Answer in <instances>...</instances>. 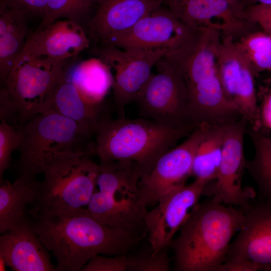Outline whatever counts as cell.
Segmentation results:
<instances>
[{"instance_id": "1", "label": "cell", "mask_w": 271, "mask_h": 271, "mask_svg": "<svg viewBox=\"0 0 271 271\" xmlns=\"http://www.w3.org/2000/svg\"><path fill=\"white\" fill-rule=\"evenodd\" d=\"M32 229L55 256L56 270L79 271L96 255H126L145 236L95 219L87 208L63 213L31 211Z\"/></svg>"}, {"instance_id": "2", "label": "cell", "mask_w": 271, "mask_h": 271, "mask_svg": "<svg viewBox=\"0 0 271 271\" xmlns=\"http://www.w3.org/2000/svg\"><path fill=\"white\" fill-rule=\"evenodd\" d=\"M222 36L215 31H197L181 49L166 55L180 69L188 92V115L198 125L224 124L241 117L226 98L219 78L217 57Z\"/></svg>"}, {"instance_id": "3", "label": "cell", "mask_w": 271, "mask_h": 271, "mask_svg": "<svg viewBox=\"0 0 271 271\" xmlns=\"http://www.w3.org/2000/svg\"><path fill=\"white\" fill-rule=\"evenodd\" d=\"M244 218L241 208L209 198L199 203L170 246L177 271H217Z\"/></svg>"}, {"instance_id": "4", "label": "cell", "mask_w": 271, "mask_h": 271, "mask_svg": "<svg viewBox=\"0 0 271 271\" xmlns=\"http://www.w3.org/2000/svg\"><path fill=\"white\" fill-rule=\"evenodd\" d=\"M197 126L170 127L141 117L112 119L107 116L98 126L94 153L99 160L132 162L144 177L151 172L162 155Z\"/></svg>"}, {"instance_id": "5", "label": "cell", "mask_w": 271, "mask_h": 271, "mask_svg": "<svg viewBox=\"0 0 271 271\" xmlns=\"http://www.w3.org/2000/svg\"><path fill=\"white\" fill-rule=\"evenodd\" d=\"M83 152L53 153L43 170L35 210L63 213L87 208L95 191L99 165Z\"/></svg>"}, {"instance_id": "6", "label": "cell", "mask_w": 271, "mask_h": 271, "mask_svg": "<svg viewBox=\"0 0 271 271\" xmlns=\"http://www.w3.org/2000/svg\"><path fill=\"white\" fill-rule=\"evenodd\" d=\"M19 166L21 175L36 177L53 153L66 151L94 154L95 135L54 110L33 116L20 124Z\"/></svg>"}, {"instance_id": "7", "label": "cell", "mask_w": 271, "mask_h": 271, "mask_svg": "<svg viewBox=\"0 0 271 271\" xmlns=\"http://www.w3.org/2000/svg\"><path fill=\"white\" fill-rule=\"evenodd\" d=\"M66 61L19 55L4 85L15 102L19 125L50 110L53 93L64 74Z\"/></svg>"}, {"instance_id": "8", "label": "cell", "mask_w": 271, "mask_h": 271, "mask_svg": "<svg viewBox=\"0 0 271 271\" xmlns=\"http://www.w3.org/2000/svg\"><path fill=\"white\" fill-rule=\"evenodd\" d=\"M152 74L135 100L141 117L170 127L194 124L188 115V92L179 67L166 56L156 65Z\"/></svg>"}, {"instance_id": "9", "label": "cell", "mask_w": 271, "mask_h": 271, "mask_svg": "<svg viewBox=\"0 0 271 271\" xmlns=\"http://www.w3.org/2000/svg\"><path fill=\"white\" fill-rule=\"evenodd\" d=\"M95 57L114 71L112 87L118 118H125L126 106L134 101L159 61L170 52L165 49H121L104 45L92 49Z\"/></svg>"}, {"instance_id": "10", "label": "cell", "mask_w": 271, "mask_h": 271, "mask_svg": "<svg viewBox=\"0 0 271 271\" xmlns=\"http://www.w3.org/2000/svg\"><path fill=\"white\" fill-rule=\"evenodd\" d=\"M247 121L241 117L226 123L221 157L215 179L207 184L202 196L227 205L244 208L256 197L253 188H243L245 170L244 139Z\"/></svg>"}, {"instance_id": "11", "label": "cell", "mask_w": 271, "mask_h": 271, "mask_svg": "<svg viewBox=\"0 0 271 271\" xmlns=\"http://www.w3.org/2000/svg\"><path fill=\"white\" fill-rule=\"evenodd\" d=\"M208 124L198 125L179 145L162 155L151 172L140 182L141 199L155 206L166 195L183 186L192 175L195 155Z\"/></svg>"}, {"instance_id": "12", "label": "cell", "mask_w": 271, "mask_h": 271, "mask_svg": "<svg viewBox=\"0 0 271 271\" xmlns=\"http://www.w3.org/2000/svg\"><path fill=\"white\" fill-rule=\"evenodd\" d=\"M196 31L178 19L169 8L162 6L115 38L109 46L124 49H165L171 53L187 45Z\"/></svg>"}, {"instance_id": "13", "label": "cell", "mask_w": 271, "mask_h": 271, "mask_svg": "<svg viewBox=\"0 0 271 271\" xmlns=\"http://www.w3.org/2000/svg\"><path fill=\"white\" fill-rule=\"evenodd\" d=\"M168 8L195 31L213 30L236 41L254 31L243 8L230 0H166Z\"/></svg>"}, {"instance_id": "14", "label": "cell", "mask_w": 271, "mask_h": 271, "mask_svg": "<svg viewBox=\"0 0 271 271\" xmlns=\"http://www.w3.org/2000/svg\"><path fill=\"white\" fill-rule=\"evenodd\" d=\"M208 183L205 180L195 179L192 183L164 196L152 210L148 211L145 224L154 254L170 246L175 234L199 204Z\"/></svg>"}, {"instance_id": "15", "label": "cell", "mask_w": 271, "mask_h": 271, "mask_svg": "<svg viewBox=\"0 0 271 271\" xmlns=\"http://www.w3.org/2000/svg\"><path fill=\"white\" fill-rule=\"evenodd\" d=\"M217 65L226 98L236 107L247 124L253 126L257 112L256 76L232 38L222 37Z\"/></svg>"}, {"instance_id": "16", "label": "cell", "mask_w": 271, "mask_h": 271, "mask_svg": "<svg viewBox=\"0 0 271 271\" xmlns=\"http://www.w3.org/2000/svg\"><path fill=\"white\" fill-rule=\"evenodd\" d=\"M244 208V218L226 259H246L271 271V199L258 197Z\"/></svg>"}, {"instance_id": "17", "label": "cell", "mask_w": 271, "mask_h": 271, "mask_svg": "<svg viewBox=\"0 0 271 271\" xmlns=\"http://www.w3.org/2000/svg\"><path fill=\"white\" fill-rule=\"evenodd\" d=\"M165 0H94L96 11L88 21L89 36L109 45L141 19L162 6Z\"/></svg>"}, {"instance_id": "18", "label": "cell", "mask_w": 271, "mask_h": 271, "mask_svg": "<svg viewBox=\"0 0 271 271\" xmlns=\"http://www.w3.org/2000/svg\"><path fill=\"white\" fill-rule=\"evenodd\" d=\"M82 25L69 20H59L36 30L27 39L19 55L66 61L89 46Z\"/></svg>"}, {"instance_id": "19", "label": "cell", "mask_w": 271, "mask_h": 271, "mask_svg": "<svg viewBox=\"0 0 271 271\" xmlns=\"http://www.w3.org/2000/svg\"><path fill=\"white\" fill-rule=\"evenodd\" d=\"M0 237V257L15 271L56 270L26 217Z\"/></svg>"}, {"instance_id": "20", "label": "cell", "mask_w": 271, "mask_h": 271, "mask_svg": "<svg viewBox=\"0 0 271 271\" xmlns=\"http://www.w3.org/2000/svg\"><path fill=\"white\" fill-rule=\"evenodd\" d=\"M65 71L53 93L50 109L79 123L95 137L101 121L107 116L103 105H93L84 100L67 79Z\"/></svg>"}, {"instance_id": "21", "label": "cell", "mask_w": 271, "mask_h": 271, "mask_svg": "<svg viewBox=\"0 0 271 271\" xmlns=\"http://www.w3.org/2000/svg\"><path fill=\"white\" fill-rule=\"evenodd\" d=\"M28 16L22 10L0 5V81L3 86L27 40Z\"/></svg>"}, {"instance_id": "22", "label": "cell", "mask_w": 271, "mask_h": 271, "mask_svg": "<svg viewBox=\"0 0 271 271\" xmlns=\"http://www.w3.org/2000/svg\"><path fill=\"white\" fill-rule=\"evenodd\" d=\"M1 182L0 232L3 233L26 217V205L36 201L41 182L36 177L21 175L13 183Z\"/></svg>"}, {"instance_id": "23", "label": "cell", "mask_w": 271, "mask_h": 271, "mask_svg": "<svg viewBox=\"0 0 271 271\" xmlns=\"http://www.w3.org/2000/svg\"><path fill=\"white\" fill-rule=\"evenodd\" d=\"M110 67L95 57L66 69L67 79L88 103L101 105L113 83Z\"/></svg>"}, {"instance_id": "24", "label": "cell", "mask_w": 271, "mask_h": 271, "mask_svg": "<svg viewBox=\"0 0 271 271\" xmlns=\"http://www.w3.org/2000/svg\"><path fill=\"white\" fill-rule=\"evenodd\" d=\"M225 124L207 125L194 159L192 175L208 183L217 176L220 162Z\"/></svg>"}, {"instance_id": "25", "label": "cell", "mask_w": 271, "mask_h": 271, "mask_svg": "<svg viewBox=\"0 0 271 271\" xmlns=\"http://www.w3.org/2000/svg\"><path fill=\"white\" fill-rule=\"evenodd\" d=\"M246 131L253 145L254 154L246 159L245 170L255 182L258 197L271 199V136L247 125Z\"/></svg>"}, {"instance_id": "26", "label": "cell", "mask_w": 271, "mask_h": 271, "mask_svg": "<svg viewBox=\"0 0 271 271\" xmlns=\"http://www.w3.org/2000/svg\"><path fill=\"white\" fill-rule=\"evenodd\" d=\"M257 76L271 71V35L262 31H252L235 41Z\"/></svg>"}, {"instance_id": "27", "label": "cell", "mask_w": 271, "mask_h": 271, "mask_svg": "<svg viewBox=\"0 0 271 271\" xmlns=\"http://www.w3.org/2000/svg\"><path fill=\"white\" fill-rule=\"evenodd\" d=\"M93 5L94 0H47L45 16L37 30L61 18L82 25Z\"/></svg>"}, {"instance_id": "28", "label": "cell", "mask_w": 271, "mask_h": 271, "mask_svg": "<svg viewBox=\"0 0 271 271\" xmlns=\"http://www.w3.org/2000/svg\"><path fill=\"white\" fill-rule=\"evenodd\" d=\"M168 247L161 249L154 254L150 249L137 254L127 256V270L130 271H169L170 260L168 253Z\"/></svg>"}, {"instance_id": "29", "label": "cell", "mask_w": 271, "mask_h": 271, "mask_svg": "<svg viewBox=\"0 0 271 271\" xmlns=\"http://www.w3.org/2000/svg\"><path fill=\"white\" fill-rule=\"evenodd\" d=\"M21 144L20 130L4 120L0 123V179L9 168L13 152Z\"/></svg>"}, {"instance_id": "30", "label": "cell", "mask_w": 271, "mask_h": 271, "mask_svg": "<svg viewBox=\"0 0 271 271\" xmlns=\"http://www.w3.org/2000/svg\"><path fill=\"white\" fill-rule=\"evenodd\" d=\"M249 126L263 133L271 134V78L265 81L257 91L256 122L253 126Z\"/></svg>"}, {"instance_id": "31", "label": "cell", "mask_w": 271, "mask_h": 271, "mask_svg": "<svg viewBox=\"0 0 271 271\" xmlns=\"http://www.w3.org/2000/svg\"><path fill=\"white\" fill-rule=\"evenodd\" d=\"M127 255L105 257L100 254L92 257L83 267V271L127 270Z\"/></svg>"}, {"instance_id": "32", "label": "cell", "mask_w": 271, "mask_h": 271, "mask_svg": "<svg viewBox=\"0 0 271 271\" xmlns=\"http://www.w3.org/2000/svg\"><path fill=\"white\" fill-rule=\"evenodd\" d=\"M242 14L248 22L271 35V4L251 5L243 9Z\"/></svg>"}, {"instance_id": "33", "label": "cell", "mask_w": 271, "mask_h": 271, "mask_svg": "<svg viewBox=\"0 0 271 271\" xmlns=\"http://www.w3.org/2000/svg\"><path fill=\"white\" fill-rule=\"evenodd\" d=\"M47 0H1L0 5L19 9L29 16H45Z\"/></svg>"}, {"instance_id": "34", "label": "cell", "mask_w": 271, "mask_h": 271, "mask_svg": "<svg viewBox=\"0 0 271 271\" xmlns=\"http://www.w3.org/2000/svg\"><path fill=\"white\" fill-rule=\"evenodd\" d=\"M0 119L11 125L12 122L19 121L17 107L5 86L0 90Z\"/></svg>"}, {"instance_id": "35", "label": "cell", "mask_w": 271, "mask_h": 271, "mask_svg": "<svg viewBox=\"0 0 271 271\" xmlns=\"http://www.w3.org/2000/svg\"><path fill=\"white\" fill-rule=\"evenodd\" d=\"M261 267L257 264L241 258L226 259L218 267L217 271H257Z\"/></svg>"}, {"instance_id": "36", "label": "cell", "mask_w": 271, "mask_h": 271, "mask_svg": "<svg viewBox=\"0 0 271 271\" xmlns=\"http://www.w3.org/2000/svg\"><path fill=\"white\" fill-rule=\"evenodd\" d=\"M242 8L254 4H271V0H240Z\"/></svg>"}, {"instance_id": "37", "label": "cell", "mask_w": 271, "mask_h": 271, "mask_svg": "<svg viewBox=\"0 0 271 271\" xmlns=\"http://www.w3.org/2000/svg\"><path fill=\"white\" fill-rule=\"evenodd\" d=\"M230 1L233 2L234 3L236 4H238V5H240L242 7L241 2H240V0H230Z\"/></svg>"}]
</instances>
